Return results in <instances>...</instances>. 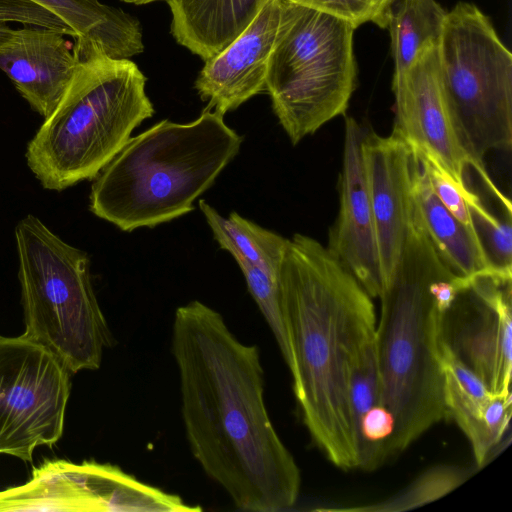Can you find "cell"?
<instances>
[{
    "mask_svg": "<svg viewBox=\"0 0 512 512\" xmlns=\"http://www.w3.org/2000/svg\"><path fill=\"white\" fill-rule=\"evenodd\" d=\"M242 141L208 107L189 123L162 120L130 138L94 178L90 211L127 232L190 213Z\"/></svg>",
    "mask_w": 512,
    "mask_h": 512,
    "instance_id": "cell-3",
    "label": "cell"
},
{
    "mask_svg": "<svg viewBox=\"0 0 512 512\" xmlns=\"http://www.w3.org/2000/svg\"><path fill=\"white\" fill-rule=\"evenodd\" d=\"M447 415L454 418L470 442L481 467L502 440L511 417L510 395L491 392L484 383L439 342Z\"/></svg>",
    "mask_w": 512,
    "mask_h": 512,
    "instance_id": "cell-18",
    "label": "cell"
},
{
    "mask_svg": "<svg viewBox=\"0 0 512 512\" xmlns=\"http://www.w3.org/2000/svg\"><path fill=\"white\" fill-rule=\"evenodd\" d=\"M65 33L40 26L14 29L0 47V70L43 118L56 107L77 66Z\"/></svg>",
    "mask_w": 512,
    "mask_h": 512,
    "instance_id": "cell-16",
    "label": "cell"
},
{
    "mask_svg": "<svg viewBox=\"0 0 512 512\" xmlns=\"http://www.w3.org/2000/svg\"><path fill=\"white\" fill-rule=\"evenodd\" d=\"M437 46H425L407 69L393 75V128L416 153L430 155L466 188V174L473 162L458 136L443 96Z\"/></svg>",
    "mask_w": 512,
    "mask_h": 512,
    "instance_id": "cell-12",
    "label": "cell"
},
{
    "mask_svg": "<svg viewBox=\"0 0 512 512\" xmlns=\"http://www.w3.org/2000/svg\"><path fill=\"white\" fill-rule=\"evenodd\" d=\"M280 15L281 0H266L244 31L205 61L195 89L208 108L224 116L265 90Z\"/></svg>",
    "mask_w": 512,
    "mask_h": 512,
    "instance_id": "cell-15",
    "label": "cell"
},
{
    "mask_svg": "<svg viewBox=\"0 0 512 512\" xmlns=\"http://www.w3.org/2000/svg\"><path fill=\"white\" fill-rule=\"evenodd\" d=\"M198 204L221 249L228 251L236 262H245L278 276L287 238L234 211L225 218L204 199Z\"/></svg>",
    "mask_w": 512,
    "mask_h": 512,
    "instance_id": "cell-23",
    "label": "cell"
},
{
    "mask_svg": "<svg viewBox=\"0 0 512 512\" xmlns=\"http://www.w3.org/2000/svg\"><path fill=\"white\" fill-rule=\"evenodd\" d=\"M376 324L356 341L349 362V405L358 468L377 469L390 457L394 418L385 404L375 344Z\"/></svg>",
    "mask_w": 512,
    "mask_h": 512,
    "instance_id": "cell-17",
    "label": "cell"
},
{
    "mask_svg": "<svg viewBox=\"0 0 512 512\" xmlns=\"http://www.w3.org/2000/svg\"><path fill=\"white\" fill-rule=\"evenodd\" d=\"M466 203L473 231L490 269L512 272V212L496 216L471 189Z\"/></svg>",
    "mask_w": 512,
    "mask_h": 512,
    "instance_id": "cell-24",
    "label": "cell"
},
{
    "mask_svg": "<svg viewBox=\"0 0 512 512\" xmlns=\"http://www.w3.org/2000/svg\"><path fill=\"white\" fill-rule=\"evenodd\" d=\"M266 0H168L176 42L206 61L227 47Z\"/></svg>",
    "mask_w": 512,
    "mask_h": 512,
    "instance_id": "cell-20",
    "label": "cell"
},
{
    "mask_svg": "<svg viewBox=\"0 0 512 512\" xmlns=\"http://www.w3.org/2000/svg\"><path fill=\"white\" fill-rule=\"evenodd\" d=\"M364 133L355 118L345 117L339 212L326 247L374 298L382 290V273L363 155Z\"/></svg>",
    "mask_w": 512,
    "mask_h": 512,
    "instance_id": "cell-14",
    "label": "cell"
},
{
    "mask_svg": "<svg viewBox=\"0 0 512 512\" xmlns=\"http://www.w3.org/2000/svg\"><path fill=\"white\" fill-rule=\"evenodd\" d=\"M328 14L351 24H378L389 0H286Z\"/></svg>",
    "mask_w": 512,
    "mask_h": 512,
    "instance_id": "cell-27",
    "label": "cell"
},
{
    "mask_svg": "<svg viewBox=\"0 0 512 512\" xmlns=\"http://www.w3.org/2000/svg\"><path fill=\"white\" fill-rule=\"evenodd\" d=\"M171 352L185 435L206 475L241 510L292 507L300 470L269 417L258 346L241 342L218 311L193 300L175 311Z\"/></svg>",
    "mask_w": 512,
    "mask_h": 512,
    "instance_id": "cell-1",
    "label": "cell"
},
{
    "mask_svg": "<svg viewBox=\"0 0 512 512\" xmlns=\"http://www.w3.org/2000/svg\"><path fill=\"white\" fill-rule=\"evenodd\" d=\"M118 466L46 460L23 485L0 491V511H200Z\"/></svg>",
    "mask_w": 512,
    "mask_h": 512,
    "instance_id": "cell-10",
    "label": "cell"
},
{
    "mask_svg": "<svg viewBox=\"0 0 512 512\" xmlns=\"http://www.w3.org/2000/svg\"><path fill=\"white\" fill-rule=\"evenodd\" d=\"M451 273L414 215L396 269L379 295L375 328L383 397L395 425L390 457L447 416L439 351L441 311L433 284Z\"/></svg>",
    "mask_w": 512,
    "mask_h": 512,
    "instance_id": "cell-4",
    "label": "cell"
},
{
    "mask_svg": "<svg viewBox=\"0 0 512 512\" xmlns=\"http://www.w3.org/2000/svg\"><path fill=\"white\" fill-rule=\"evenodd\" d=\"M64 21L73 32L78 58L102 54L129 59L144 50L139 20L99 0H31Z\"/></svg>",
    "mask_w": 512,
    "mask_h": 512,
    "instance_id": "cell-19",
    "label": "cell"
},
{
    "mask_svg": "<svg viewBox=\"0 0 512 512\" xmlns=\"http://www.w3.org/2000/svg\"><path fill=\"white\" fill-rule=\"evenodd\" d=\"M441 89L458 136L480 177L483 159L512 146V54L474 4L447 12L438 46Z\"/></svg>",
    "mask_w": 512,
    "mask_h": 512,
    "instance_id": "cell-8",
    "label": "cell"
},
{
    "mask_svg": "<svg viewBox=\"0 0 512 512\" xmlns=\"http://www.w3.org/2000/svg\"><path fill=\"white\" fill-rule=\"evenodd\" d=\"M26 337L72 373L100 367L113 337L97 301L88 254L27 215L15 227Z\"/></svg>",
    "mask_w": 512,
    "mask_h": 512,
    "instance_id": "cell-6",
    "label": "cell"
},
{
    "mask_svg": "<svg viewBox=\"0 0 512 512\" xmlns=\"http://www.w3.org/2000/svg\"><path fill=\"white\" fill-rule=\"evenodd\" d=\"M0 22L51 28L73 38L72 30L64 21L31 0H0Z\"/></svg>",
    "mask_w": 512,
    "mask_h": 512,
    "instance_id": "cell-28",
    "label": "cell"
},
{
    "mask_svg": "<svg viewBox=\"0 0 512 512\" xmlns=\"http://www.w3.org/2000/svg\"><path fill=\"white\" fill-rule=\"evenodd\" d=\"M13 30L14 29L10 27L9 23L0 22V47L9 40Z\"/></svg>",
    "mask_w": 512,
    "mask_h": 512,
    "instance_id": "cell-29",
    "label": "cell"
},
{
    "mask_svg": "<svg viewBox=\"0 0 512 512\" xmlns=\"http://www.w3.org/2000/svg\"><path fill=\"white\" fill-rule=\"evenodd\" d=\"M71 372L24 334L0 336V454L32 461L62 436Z\"/></svg>",
    "mask_w": 512,
    "mask_h": 512,
    "instance_id": "cell-9",
    "label": "cell"
},
{
    "mask_svg": "<svg viewBox=\"0 0 512 512\" xmlns=\"http://www.w3.org/2000/svg\"><path fill=\"white\" fill-rule=\"evenodd\" d=\"M416 155L428 176L432 189L441 203L459 221L473 230L470 211L466 203L470 188L461 187L430 155L422 153H416Z\"/></svg>",
    "mask_w": 512,
    "mask_h": 512,
    "instance_id": "cell-26",
    "label": "cell"
},
{
    "mask_svg": "<svg viewBox=\"0 0 512 512\" xmlns=\"http://www.w3.org/2000/svg\"><path fill=\"white\" fill-rule=\"evenodd\" d=\"M278 281L304 425L332 464L356 469L349 362L359 336L377 322L372 297L326 246L298 233L288 239Z\"/></svg>",
    "mask_w": 512,
    "mask_h": 512,
    "instance_id": "cell-2",
    "label": "cell"
},
{
    "mask_svg": "<svg viewBox=\"0 0 512 512\" xmlns=\"http://www.w3.org/2000/svg\"><path fill=\"white\" fill-rule=\"evenodd\" d=\"M468 478V472L455 466H438L423 473L399 495L363 507L333 508L339 511H405L445 496Z\"/></svg>",
    "mask_w": 512,
    "mask_h": 512,
    "instance_id": "cell-25",
    "label": "cell"
},
{
    "mask_svg": "<svg viewBox=\"0 0 512 512\" xmlns=\"http://www.w3.org/2000/svg\"><path fill=\"white\" fill-rule=\"evenodd\" d=\"M146 80L129 59L78 58L66 91L26 148L27 165L44 189L62 191L97 177L154 114Z\"/></svg>",
    "mask_w": 512,
    "mask_h": 512,
    "instance_id": "cell-5",
    "label": "cell"
},
{
    "mask_svg": "<svg viewBox=\"0 0 512 512\" xmlns=\"http://www.w3.org/2000/svg\"><path fill=\"white\" fill-rule=\"evenodd\" d=\"M354 31L341 19L281 0L265 90L293 145L345 115L356 86Z\"/></svg>",
    "mask_w": 512,
    "mask_h": 512,
    "instance_id": "cell-7",
    "label": "cell"
},
{
    "mask_svg": "<svg viewBox=\"0 0 512 512\" xmlns=\"http://www.w3.org/2000/svg\"><path fill=\"white\" fill-rule=\"evenodd\" d=\"M413 198L415 217L441 261L451 272L469 278L490 269L474 231L441 203L419 159L414 177Z\"/></svg>",
    "mask_w": 512,
    "mask_h": 512,
    "instance_id": "cell-21",
    "label": "cell"
},
{
    "mask_svg": "<svg viewBox=\"0 0 512 512\" xmlns=\"http://www.w3.org/2000/svg\"><path fill=\"white\" fill-rule=\"evenodd\" d=\"M447 11L436 0H389L377 24L390 35L394 74L407 69L427 45H438Z\"/></svg>",
    "mask_w": 512,
    "mask_h": 512,
    "instance_id": "cell-22",
    "label": "cell"
},
{
    "mask_svg": "<svg viewBox=\"0 0 512 512\" xmlns=\"http://www.w3.org/2000/svg\"><path fill=\"white\" fill-rule=\"evenodd\" d=\"M120 1L125 2V3L135 4V5H143V4H148L151 2L162 1V0H120ZM164 1H168V0H164Z\"/></svg>",
    "mask_w": 512,
    "mask_h": 512,
    "instance_id": "cell-30",
    "label": "cell"
},
{
    "mask_svg": "<svg viewBox=\"0 0 512 512\" xmlns=\"http://www.w3.org/2000/svg\"><path fill=\"white\" fill-rule=\"evenodd\" d=\"M439 342L491 392L510 395L512 272L466 278L440 315Z\"/></svg>",
    "mask_w": 512,
    "mask_h": 512,
    "instance_id": "cell-11",
    "label": "cell"
},
{
    "mask_svg": "<svg viewBox=\"0 0 512 512\" xmlns=\"http://www.w3.org/2000/svg\"><path fill=\"white\" fill-rule=\"evenodd\" d=\"M363 155L383 287L396 269L413 223V185L418 158L394 128L387 136L365 131Z\"/></svg>",
    "mask_w": 512,
    "mask_h": 512,
    "instance_id": "cell-13",
    "label": "cell"
}]
</instances>
